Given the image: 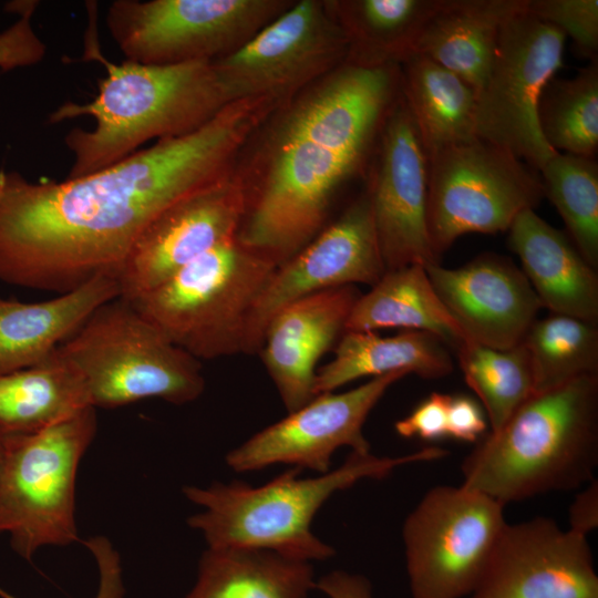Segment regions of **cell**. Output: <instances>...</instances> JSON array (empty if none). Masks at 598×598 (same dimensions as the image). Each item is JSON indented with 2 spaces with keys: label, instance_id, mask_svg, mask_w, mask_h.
Wrapping results in <instances>:
<instances>
[{
  "label": "cell",
  "instance_id": "obj_30",
  "mask_svg": "<svg viewBox=\"0 0 598 598\" xmlns=\"http://www.w3.org/2000/svg\"><path fill=\"white\" fill-rule=\"evenodd\" d=\"M522 342L528 353L533 395L598 375L597 323L550 313L536 319Z\"/></svg>",
  "mask_w": 598,
  "mask_h": 598
},
{
  "label": "cell",
  "instance_id": "obj_31",
  "mask_svg": "<svg viewBox=\"0 0 598 598\" xmlns=\"http://www.w3.org/2000/svg\"><path fill=\"white\" fill-rule=\"evenodd\" d=\"M538 124L556 152L594 157L598 147V59L570 79H553L543 91Z\"/></svg>",
  "mask_w": 598,
  "mask_h": 598
},
{
  "label": "cell",
  "instance_id": "obj_34",
  "mask_svg": "<svg viewBox=\"0 0 598 598\" xmlns=\"http://www.w3.org/2000/svg\"><path fill=\"white\" fill-rule=\"evenodd\" d=\"M527 11L570 38L580 58L597 60L598 0H527Z\"/></svg>",
  "mask_w": 598,
  "mask_h": 598
},
{
  "label": "cell",
  "instance_id": "obj_21",
  "mask_svg": "<svg viewBox=\"0 0 598 598\" xmlns=\"http://www.w3.org/2000/svg\"><path fill=\"white\" fill-rule=\"evenodd\" d=\"M509 248L543 308L553 315L598 321V277L566 233L534 209L519 213L508 228Z\"/></svg>",
  "mask_w": 598,
  "mask_h": 598
},
{
  "label": "cell",
  "instance_id": "obj_20",
  "mask_svg": "<svg viewBox=\"0 0 598 598\" xmlns=\"http://www.w3.org/2000/svg\"><path fill=\"white\" fill-rule=\"evenodd\" d=\"M359 297L354 286L315 292L282 307L267 324L259 352L288 413L316 396L317 362L343 334Z\"/></svg>",
  "mask_w": 598,
  "mask_h": 598
},
{
  "label": "cell",
  "instance_id": "obj_32",
  "mask_svg": "<svg viewBox=\"0 0 598 598\" xmlns=\"http://www.w3.org/2000/svg\"><path fill=\"white\" fill-rule=\"evenodd\" d=\"M457 357L465 383L487 414L491 432L499 430L533 395L530 364L523 342L499 350L466 341L457 349Z\"/></svg>",
  "mask_w": 598,
  "mask_h": 598
},
{
  "label": "cell",
  "instance_id": "obj_36",
  "mask_svg": "<svg viewBox=\"0 0 598 598\" xmlns=\"http://www.w3.org/2000/svg\"><path fill=\"white\" fill-rule=\"evenodd\" d=\"M451 395L432 392L413 411L394 424L395 432L405 439L437 441L447 437V408Z\"/></svg>",
  "mask_w": 598,
  "mask_h": 598
},
{
  "label": "cell",
  "instance_id": "obj_17",
  "mask_svg": "<svg viewBox=\"0 0 598 598\" xmlns=\"http://www.w3.org/2000/svg\"><path fill=\"white\" fill-rule=\"evenodd\" d=\"M247 207L233 171L159 214L128 254L118 276L120 297L148 291L218 245L237 237Z\"/></svg>",
  "mask_w": 598,
  "mask_h": 598
},
{
  "label": "cell",
  "instance_id": "obj_12",
  "mask_svg": "<svg viewBox=\"0 0 598 598\" xmlns=\"http://www.w3.org/2000/svg\"><path fill=\"white\" fill-rule=\"evenodd\" d=\"M566 37L526 10L502 28L489 70L476 91L475 136L537 172L557 152L544 140L538 105L563 66Z\"/></svg>",
  "mask_w": 598,
  "mask_h": 598
},
{
  "label": "cell",
  "instance_id": "obj_6",
  "mask_svg": "<svg viewBox=\"0 0 598 598\" xmlns=\"http://www.w3.org/2000/svg\"><path fill=\"white\" fill-rule=\"evenodd\" d=\"M276 268L236 237L128 301L197 360L246 353L252 308Z\"/></svg>",
  "mask_w": 598,
  "mask_h": 598
},
{
  "label": "cell",
  "instance_id": "obj_22",
  "mask_svg": "<svg viewBox=\"0 0 598 598\" xmlns=\"http://www.w3.org/2000/svg\"><path fill=\"white\" fill-rule=\"evenodd\" d=\"M118 297V282L111 276L40 302L0 296V375L40 364L100 306Z\"/></svg>",
  "mask_w": 598,
  "mask_h": 598
},
{
  "label": "cell",
  "instance_id": "obj_1",
  "mask_svg": "<svg viewBox=\"0 0 598 598\" xmlns=\"http://www.w3.org/2000/svg\"><path fill=\"white\" fill-rule=\"evenodd\" d=\"M274 109L234 101L200 128L79 178L33 182L0 171V281L60 295L97 276L117 280L150 224L233 171Z\"/></svg>",
  "mask_w": 598,
  "mask_h": 598
},
{
  "label": "cell",
  "instance_id": "obj_15",
  "mask_svg": "<svg viewBox=\"0 0 598 598\" xmlns=\"http://www.w3.org/2000/svg\"><path fill=\"white\" fill-rule=\"evenodd\" d=\"M405 375L393 372L344 392L318 394L231 450L226 463L239 473L290 464L324 474L330 471L333 453L342 446L370 453L363 435L365 420L386 390Z\"/></svg>",
  "mask_w": 598,
  "mask_h": 598
},
{
  "label": "cell",
  "instance_id": "obj_11",
  "mask_svg": "<svg viewBox=\"0 0 598 598\" xmlns=\"http://www.w3.org/2000/svg\"><path fill=\"white\" fill-rule=\"evenodd\" d=\"M504 508L463 484L430 488L402 529L412 598L468 597L507 523Z\"/></svg>",
  "mask_w": 598,
  "mask_h": 598
},
{
  "label": "cell",
  "instance_id": "obj_8",
  "mask_svg": "<svg viewBox=\"0 0 598 598\" xmlns=\"http://www.w3.org/2000/svg\"><path fill=\"white\" fill-rule=\"evenodd\" d=\"M96 430V409L89 406L40 431L1 437L0 534L22 558L80 539L76 474Z\"/></svg>",
  "mask_w": 598,
  "mask_h": 598
},
{
  "label": "cell",
  "instance_id": "obj_14",
  "mask_svg": "<svg viewBox=\"0 0 598 598\" xmlns=\"http://www.w3.org/2000/svg\"><path fill=\"white\" fill-rule=\"evenodd\" d=\"M367 192L385 271L439 264L427 230V155L402 97L382 126Z\"/></svg>",
  "mask_w": 598,
  "mask_h": 598
},
{
  "label": "cell",
  "instance_id": "obj_27",
  "mask_svg": "<svg viewBox=\"0 0 598 598\" xmlns=\"http://www.w3.org/2000/svg\"><path fill=\"white\" fill-rule=\"evenodd\" d=\"M310 563L257 548H207L184 598H308Z\"/></svg>",
  "mask_w": 598,
  "mask_h": 598
},
{
  "label": "cell",
  "instance_id": "obj_33",
  "mask_svg": "<svg viewBox=\"0 0 598 598\" xmlns=\"http://www.w3.org/2000/svg\"><path fill=\"white\" fill-rule=\"evenodd\" d=\"M545 197L567 235L594 268L598 267V165L594 157L557 152L539 171Z\"/></svg>",
  "mask_w": 598,
  "mask_h": 598
},
{
  "label": "cell",
  "instance_id": "obj_26",
  "mask_svg": "<svg viewBox=\"0 0 598 598\" xmlns=\"http://www.w3.org/2000/svg\"><path fill=\"white\" fill-rule=\"evenodd\" d=\"M400 328L426 331L456 350L467 340L435 292L425 266L388 270L355 301L344 331Z\"/></svg>",
  "mask_w": 598,
  "mask_h": 598
},
{
  "label": "cell",
  "instance_id": "obj_39",
  "mask_svg": "<svg viewBox=\"0 0 598 598\" xmlns=\"http://www.w3.org/2000/svg\"><path fill=\"white\" fill-rule=\"evenodd\" d=\"M570 530L588 536L598 527V481L594 478L576 494L568 509Z\"/></svg>",
  "mask_w": 598,
  "mask_h": 598
},
{
  "label": "cell",
  "instance_id": "obj_16",
  "mask_svg": "<svg viewBox=\"0 0 598 598\" xmlns=\"http://www.w3.org/2000/svg\"><path fill=\"white\" fill-rule=\"evenodd\" d=\"M385 272L367 189L295 256L278 266L249 318L246 353L259 352L267 324L282 307L322 290L374 286Z\"/></svg>",
  "mask_w": 598,
  "mask_h": 598
},
{
  "label": "cell",
  "instance_id": "obj_7",
  "mask_svg": "<svg viewBox=\"0 0 598 598\" xmlns=\"http://www.w3.org/2000/svg\"><path fill=\"white\" fill-rule=\"evenodd\" d=\"M58 349L81 372L95 409L146 399L182 405L205 390L200 361L121 297L100 306Z\"/></svg>",
  "mask_w": 598,
  "mask_h": 598
},
{
  "label": "cell",
  "instance_id": "obj_4",
  "mask_svg": "<svg viewBox=\"0 0 598 598\" xmlns=\"http://www.w3.org/2000/svg\"><path fill=\"white\" fill-rule=\"evenodd\" d=\"M598 467V375L529 396L461 464L462 484L504 506L578 489Z\"/></svg>",
  "mask_w": 598,
  "mask_h": 598
},
{
  "label": "cell",
  "instance_id": "obj_19",
  "mask_svg": "<svg viewBox=\"0 0 598 598\" xmlns=\"http://www.w3.org/2000/svg\"><path fill=\"white\" fill-rule=\"evenodd\" d=\"M440 300L468 341L505 350L519 344L543 308L523 271L485 252L458 268L425 266Z\"/></svg>",
  "mask_w": 598,
  "mask_h": 598
},
{
  "label": "cell",
  "instance_id": "obj_28",
  "mask_svg": "<svg viewBox=\"0 0 598 598\" xmlns=\"http://www.w3.org/2000/svg\"><path fill=\"white\" fill-rule=\"evenodd\" d=\"M89 406L84 378L59 349L40 364L0 375V437L40 431Z\"/></svg>",
  "mask_w": 598,
  "mask_h": 598
},
{
  "label": "cell",
  "instance_id": "obj_24",
  "mask_svg": "<svg viewBox=\"0 0 598 598\" xmlns=\"http://www.w3.org/2000/svg\"><path fill=\"white\" fill-rule=\"evenodd\" d=\"M453 370L447 346L431 332L403 330L381 337L370 331H344L332 360L317 371L313 391L315 395L334 392L360 378L393 372L437 380Z\"/></svg>",
  "mask_w": 598,
  "mask_h": 598
},
{
  "label": "cell",
  "instance_id": "obj_41",
  "mask_svg": "<svg viewBox=\"0 0 598 598\" xmlns=\"http://www.w3.org/2000/svg\"><path fill=\"white\" fill-rule=\"evenodd\" d=\"M1 454H2V440L0 437V457H1Z\"/></svg>",
  "mask_w": 598,
  "mask_h": 598
},
{
  "label": "cell",
  "instance_id": "obj_38",
  "mask_svg": "<svg viewBox=\"0 0 598 598\" xmlns=\"http://www.w3.org/2000/svg\"><path fill=\"white\" fill-rule=\"evenodd\" d=\"M487 429L481 405L467 395H451L447 408V436L476 443Z\"/></svg>",
  "mask_w": 598,
  "mask_h": 598
},
{
  "label": "cell",
  "instance_id": "obj_2",
  "mask_svg": "<svg viewBox=\"0 0 598 598\" xmlns=\"http://www.w3.org/2000/svg\"><path fill=\"white\" fill-rule=\"evenodd\" d=\"M400 92L399 65L344 63L275 109L235 165L247 199L237 239L277 266L310 243L369 163Z\"/></svg>",
  "mask_w": 598,
  "mask_h": 598
},
{
  "label": "cell",
  "instance_id": "obj_13",
  "mask_svg": "<svg viewBox=\"0 0 598 598\" xmlns=\"http://www.w3.org/2000/svg\"><path fill=\"white\" fill-rule=\"evenodd\" d=\"M344 34L324 0H299L234 53L215 60L230 102L278 105L346 63Z\"/></svg>",
  "mask_w": 598,
  "mask_h": 598
},
{
  "label": "cell",
  "instance_id": "obj_18",
  "mask_svg": "<svg viewBox=\"0 0 598 598\" xmlns=\"http://www.w3.org/2000/svg\"><path fill=\"white\" fill-rule=\"evenodd\" d=\"M467 598H598L587 537L544 516L506 523Z\"/></svg>",
  "mask_w": 598,
  "mask_h": 598
},
{
  "label": "cell",
  "instance_id": "obj_40",
  "mask_svg": "<svg viewBox=\"0 0 598 598\" xmlns=\"http://www.w3.org/2000/svg\"><path fill=\"white\" fill-rule=\"evenodd\" d=\"M316 588L329 598H373L372 585L367 577L343 570L322 576Z\"/></svg>",
  "mask_w": 598,
  "mask_h": 598
},
{
  "label": "cell",
  "instance_id": "obj_29",
  "mask_svg": "<svg viewBox=\"0 0 598 598\" xmlns=\"http://www.w3.org/2000/svg\"><path fill=\"white\" fill-rule=\"evenodd\" d=\"M399 69L401 94L426 155L476 137V94L471 85L420 54L406 58Z\"/></svg>",
  "mask_w": 598,
  "mask_h": 598
},
{
  "label": "cell",
  "instance_id": "obj_10",
  "mask_svg": "<svg viewBox=\"0 0 598 598\" xmlns=\"http://www.w3.org/2000/svg\"><path fill=\"white\" fill-rule=\"evenodd\" d=\"M292 0H115L106 28L131 61L172 65L227 56L280 16Z\"/></svg>",
  "mask_w": 598,
  "mask_h": 598
},
{
  "label": "cell",
  "instance_id": "obj_3",
  "mask_svg": "<svg viewBox=\"0 0 598 598\" xmlns=\"http://www.w3.org/2000/svg\"><path fill=\"white\" fill-rule=\"evenodd\" d=\"M91 56L106 70L96 96L84 104L65 102L49 116L60 123L79 116L95 121L92 130L74 127L64 136L72 154L66 178L110 167L152 140L189 134L231 103L214 61L172 65L116 64L91 48Z\"/></svg>",
  "mask_w": 598,
  "mask_h": 598
},
{
  "label": "cell",
  "instance_id": "obj_35",
  "mask_svg": "<svg viewBox=\"0 0 598 598\" xmlns=\"http://www.w3.org/2000/svg\"><path fill=\"white\" fill-rule=\"evenodd\" d=\"M21 3L14 4L18 7L19 19L0 32V69L3 71L37 64L45 53V45L31 23L37 2Z\"/></svg>",
  "mask_w": 598,
  "mask_h": 598
},
{
  "label": "cell",
  "instance_id": "obj_9",
  "mask_svg": "<svg viewBox=\"0 0 598 598\" xmlns=\"http://www.w3.org/2000/svg\"><path fill=\"white\" fill-rule=\"evenodd\" d=\"M427 164L426 220L437 259L465 234L508 230L545 197L539 172L478 137L427 155Z\"/></svg>",
  "mask_w": 598,
  "mask_h": 598
},
{
  "label": "cell",
  "instance_id": "obj_37",
  "mask_svg": "<svg viewBox=\"0 0 598 598\" xmlns=\"http://www.w3.org/2000/svg\"><path fill=\"white\" fill-rule=\"evenodd\" d=\"M83 544L94 557L99 571L95 598H125L122 560L111 540L99 535L87 538Z\"/></svg>",
  "mask_w": 598,
  "mask_h": 598
},
{
  "label": "cell",
  "instance_id": "obj_23",
  "mask_svg": "<svg viewBox=\"0 0 598 598\" xmlns=\"http://www.w3.org/2000/svg\"><path fill=\"white\" fill-rule=\"evenodd\" d=\"M526 8L527 0H443L413 54L455 73L476 93L489 70L503 25Z\"/></svg>",
  "mask_w": 598,
  "mask_h": 598
},
{
  "label": "cell",
  "instance_id": "obj_5",
  "mask_svg": "<svg viewBox=\"0 0 598 598\" xmlns=\"http://www.w3.org/2000/svg\"><path fill=\"white\" fill-rule=\"evenodd\" d=\"M446 455L439 446L396 457L351 452L339 467L316 477H301L302 470L292 467L260 486L240 481L185 486L186 498L203 507L187 523L209 548H257L301 561L324 560L334 549L311 532V523L330 496L361 480L384 478L398 466Z\"/></svg>",
  "mask_w": 598,
  "mask_h": 598
},
{
  "label": "cell",
  "instance_id": "obj_25",
  "mask_svg": "<svg viewBox=\"0 0 598 598\" xmlns=\"http://www.w3.org/2000/svg\"><path fill=\"white\" fill-rule=\"evenodd\" d=\"M443 0H324L342 30L346 63L379 68L399 65Z\"/></svg>",
  "mask_w": 598,
  "mask_h": 598
}]
</instances>
